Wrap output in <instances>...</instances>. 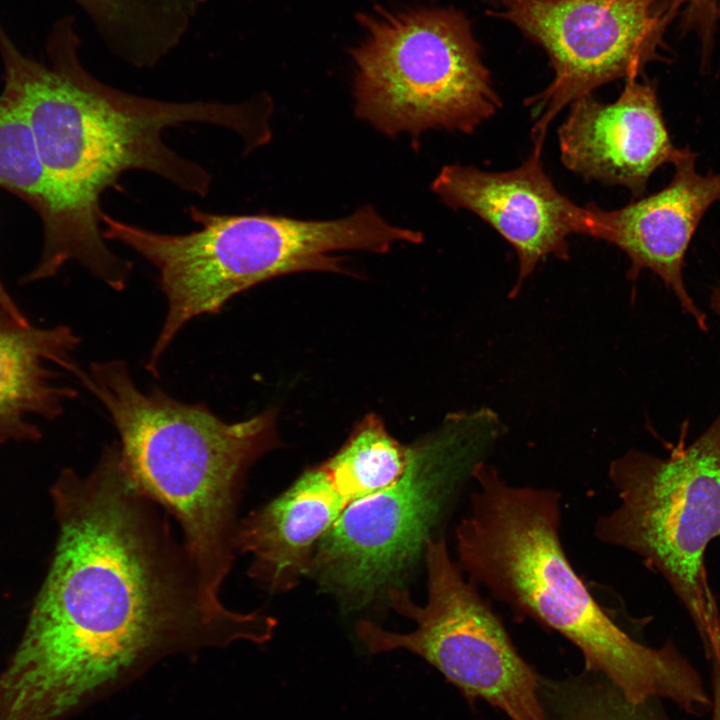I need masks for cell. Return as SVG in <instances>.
<instances>
[{"instance_id": "6da1fadb", "label": "cell", "mask_w": 720, "mask_h": 720, "mask_svg": "<svg viewBox=\"0 0 720 720\" xmlns=\"http://www.w3.org/2000/svg\"><path fill=\"white\" fill-rule=\"evenodd\" d=\"M52 498L54 557L0 675V720H62L169 656L272 639L275 618L207 595L117 442L88 475L64 470Z\"/></svg>"}, {"instance_id": "3957f363", "label": "cell", "mask_w": 720, "mask_h": 720, "mask_svg": "<svg viewBox=\"0 0 720 720\" xmlns=\"http://www.w3.org/2000/svg\"><path fill=\"white\" fill-rule=\"evenodd\" d=\"M469 513L456 528L461 568L521 617L561 634L629 701L667 700L687 713L710 705L702 679L673 643L646 646L597 602L566 556L560 495L516 486L483 462Z\"/></svg>"}, {"instance_id": "2e32d148", "label": "cell", "mask_w": 720, "mask_h": 720, "mask_svg": "<svg viewBox=\"0 0 720 720\" xmlns=\"http://www.w3.org/2000/svg\"><path fill=\"white\" fill-rule=\"evenodd\" d=\"M412 453L413 445H403L377 415H368L321 466L349 505L394 484L407 470Z\"/></svg>"}, {"instance_id": "5b68a950", "label": "cell", "mask_w": 720, "mask_h": 720, "mask_svg": "<svg viewBox=\"0 0 720 720\" xmlns=\"http://www.w3.org/2000/svg\"><path fill=\"white\" fill-rule=\"evenodd\" d=\"M188 213L199 227L184 234L103 219L106 241L127 246L159 274L167 311L147 362L151 368L189 321L219 312L255 285L297 272L346 273L332 255L337 251L386 253L399 242H423L420 231L390 224L370 205L333 220L218 214L196 206Z\"/></svg>"}, {"instance_id": "30bf717a", "label": "cell", "mask_w": 720, "mask_h": 720, "mask_svg": "<svg viewBox=\"0 0 720 720\" xmlns=\"http://www.w3.org/2000/svg\"><path fill=\"white\" fill-rule=\"evenodd\" d=\"M487 14L511 23L549 58L552 81L526 100L533 148L541 150L562 109L609 82L640 78L660 58L667 32L654 0H500Z\"/></svg>"}, {"instance_id": "9c48e42d", "label": "cell", "mask_w": 720, "mask_h": 720, "mask_svg": "<svg viewBox=\"0 0 720 720\" xmlns=\"http://www.w3.org/2000/svg\"><path fill=\"white\" fill-rule=\"evenodd\" d=\"M428 598L415 604L406 590L387 599L415 623L408 633L360 621L356 634L371 653L405 650L436 668L470 700L483 699L510 720H549L540 679L518 653L490 604L467 582L442 537L425 547Z\"/></svg>"}, {"instance_id": "603a6c76", "label": "cell", "mask_w": 720, "mask_h": 720, "mask_svg": "<svg viewBox=\"0 0 720 720\" xmlns=\"http://www.w3.org/2000/svg\"><path fill=\"white\" fill-rule=\"evenodd\" d=\"M711 704H712L711 720H720V679L715 673L713 676V696H712Z\"/></svg>"}, {"instance_id": "cb8c5ba5", "label": "cell", "mask_w": 720, "mask_h": 720, "mask_svg": "<svg viewBox=\"0 0 720 720\" xmlns=\"http://www.w3.org/2000/svg\"><path fill=\"white\" fill-rule=\"evenodd\" d=\"M709 300L710 309L720 319V280L712 287Z\"/></svg>"}, {"instance_id": "ffe728a7", "label": "cell", "mask_w": 720, "mask_h": 720, "mask_svg": "<svg viewBox=\"0 0 720 720\" xmlns=\"http://www.w3.org/2000/svg\"><path fill=\"white\" fill-rule=\"evenodd\" d=\"M0 309L4 310L11 316H13L15 319L19 320L20 322L27 323L29 322L26 316L23 314V312L20 310L16 302L13 300L9 292L6 290V287L4 286L2 279L0 277Z\"/></svg>"}, {"instance_id": "d4e9b609", "label": "cell", "mask_w": 720, "mask_h": 720, "mask_svg": "<svg viewBox=\"0 0 720 720\" xmlns=\"http://www.w3.org/2000/svg\"><path fill=\"white\" fill-rule=\"evenodd\" d=\"M481 3L488 6L489 9H494L499 6L500 0H479Z\"/></svg>"}, {"instance_id": "e0dca14e", "label": "cell", "mask_w": 720, "mask_h": 720, "mask_svg": "<svg viewBox=\"0 0 720 720\" xmlns=\"http://www.w3.org/2000/svg\"><path fill=\"white\" fill-rule=\"evenodd\" d=\"M584 679L544 683L541 699L553 720H667L654 705L656 701L627 700L608 680Z\"/></svg>"}, {"instance_id": "44dd1931", "label": "cell", "mask_w": 720, "mask_h": 720, "mask_svg": "<svg viewBox=\"0 0 720 720\" xmlns=\"http://www.w3.org/2000/svg\"><path fill=\"white\" fill-rule=\"evenodd\" d=\"M164 7L183 13L191 18L205 0H152Z\"/></svg>"}, {"instance_id": "5bb4252c", "label": "cell", "mask_w": 720, "mask_h": 720, "mask_svg": "<svg viewBox=\"0 0 720 720\" xmlns=\"http://www.w3.org/2000/svg\"><path fill=\"white\" fill-rule=\"evenodd\" d=\"M348 503L321 465L239 520L236 550L251 555L248 575L268 591L294 588L310 572L317 544Z\"/></svg>"}, {"instance_id": "8fae6325", "label": "cell", "mask_w": 720, "mask_h": 720, "mask_svg": "<svg viewBox=\"0 0 720 720\" xmlns=\"http://www.w3.org/2000/svg\"><path fill=\"white\" fill-rule=\"evenodd\" d=\"M541 151L533 148L520 166L503 172L446 165L431 185L444 204L474 213L515 249L518 276L511 298L543 259L569 258L570 235L590 234L589 206L577 205L556 188Z\"/></svg>"}, {"instance_id": "52a82bcc", "label": "cell", "mask_w": 720, "mask_h": 720, "mask_svg": "<svg viewBox=\"0 0 720 720\" xmlns=\"http://www.w3.org/2000/svg\"><path fill=\"white\" fill-rule=\"evenodd\" d=\"M505 433L504 422L489 407L449 415L413 445L410 464L394 484L343 510L317 544L310 572L356 603L396 588Z\"/></svg>"}, {"instance_id": "4fadbf2b", "label": "cell", "mask_w": 720, "mask_h": 720, "mask_svg": "<svg viewBox=\"0 0 720 720\" xmlns=\"http://www.w3.org/2000/svg\"><path fill=\"white\" fill-rule=\"evenodd\" d=\"M558 139L568 170L587 180L623 186L638 198L653 173L673 164L681 150L671 140L654 83L638 78L625 80L613 102L589 94L571 103Z\"/></svg>"}, {"instance_id": "7a4b0ae2", "label": "cell", "mask_w": 720, "mask_h": 720, "mask_svg": "<svg viewBox=\"0 0 720 720\" xmlns=\"http://www.w3.org/2000/svg\"><path fill=\"white\" fill-rule=\"evenodd\" d=\"M80 44L74 19H60L47 39L48 61L39 62L23 54L0 25L2 93L25 116L45 179L38 214L43 249L25 279L53 277L74 261L121 291L133 264L106 244L102 194L116 186L123 173L141 170L206 196L212 182L209 171L171 149L163 132L186 123L219 126L239 135L244 153H250L271 137L272 103L264 94L240 103L174 102L130 94L87 71Z\"/></svg>"}, {"instance_id": "7402d4cb", "label": "cell", "mask_w": 720, "mask_h": 720, "mask_svg": "<svg viewBox=\"0 0 720 720\" xmlns=\"http://www.w3.org/2000/svg\"><path fill=\"white\" fill-rule=\"evenodd\" d=\"M719 613H720V609H719ZM705 650H706L708 656H710L712 659L714 673L720 679V614H719L717 630H716L715 634L713 635V637L710 639Z\"/></svg>"}, {"instance_id": "7c38bea8", "label": "cell", "mask_w": 720, "mask_h": 720, "mask_svg": "<svg viewBox=\"0 0 720 720\" xmlns=\"http://www.w3.org/2000/svg\"><path fill=\"white\" fill-rule=\"evenodd\" d=\"M696 159L689 146L683 147L673 162V177L661 190L614 210L589 204V236L613 244L627 255L630 281L646 269L658 276L682 311L707 332V315L689 293L683 267L700 221L720 202V172L699 173Z\"/></svg>"}, {"instance_id": "9a60e30c", "label": "cell", "mask_w": 720, "mask_h": 720, "mask_svg": "<svg viewBox=\"0 0 720 720\" xmlns=\"http://www.w3.org/2000/svg\"><path fill=\"white\" fill-rule=\"evenodd\" d=\"M80 337L68 326L39 328L0 309V443L37 441L32 417L54 420L77 391L63 384L67 371L84 374L74 354Z\"/></svg>"}, {"instance_id": "ba28073f", "label": "cell", "mask_w": 720, "mask_h": 720, "mask_svg": "<svg viewBox=\"0 0 720 720\" xmlns=\"http://www.w3.org/2000/svg\"><path fill=\"white\" fill-rule=\"evenodd\" d=\"M608 475L619 504L597 520L595 536L636 554L667 581L705 647L720 614L705 565L709 544L720 538V411L669 456L632 449Z\"/></svg>"}, {"instance_id": "8992f818", "label": "cell", "mask_w": 720, "mask_h": 720, "mask_svg": "<svg viewBox=\"0 0 720 720\" xmlns=\"http://www.w3.org/2000/svg\"><path fill=\"white\" fill-rule=\"evenodd\" d=\"M350 50L357 118L388 137L472 134L502 106L470 20L451 7L376 8Z\"/></svg>"}, {"instance_id": "ac0fdd59", "label": "cell", "mask_w": 720, "mask_h": 720, "mask_svg": "<svg viewBox=\"0 0 720 720\" xmlns=\"http://www.w3.org/2000/svg\"><path fill=\"white\" fill-rule=\"evenodd\" d=\"M0 187L36 212L42 209L45 179L28 122L7 95H0Z\"/></svg>"}, {"instance_id": "d6986e66", "label": "cell", "mask_w": 720, "mask_h": 720, "mask_svg": "<svg viewBox=\"0 0 720 720\" xmlns=\"http://www.w3.org/2000/svg\"><path fill=\"white\" fill-rule=\"evenodd\" d=\"M86 14L103 39L118 38L140 20L143 0H73Z\"/></svg>"}, {"instance_id": "277c9868", "label": "cell", "mask_w": 720, "mask_h": 720, "mask_svg": "<svg viewBox=\"0 0 720 720\" xmlns=\"http://www.w3.org/2000/svg\"><path fill=\"white\" fill-rule=\"evenodd\" d=\"M80 382L107 411L130 477L178 523L205 592L222 601L247 472L280 445L276 410L226 422L204 404L141 390L117 359L93 362Z\"/></svg>"}]
</instances>
